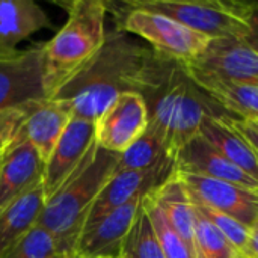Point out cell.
<instances>
[{
	"mask_svg": "<svg viewBox=\"0 0 258 258\" xmlns=\"http://www.w3.org/2000/svg\"><path fill=\"white\" fill-rule=\"evenodd\" d=\"M54 258H73V257H63V255H57V257Z\"/></svg>",
	"mask_w": 258,
	"mask_h": 258,
	"instance_id": "obj_31",
	"label": "cell"
},
{
	"mask_svg": "<svg viewBox=\"0 0 258 258\" xmlns=\"http://www.w3.org/2000/svg\"><path fill=\"white\" fill-rule=\"evenodd\" d=\"M142 198L133 200L86 224L76 242L74 258H118Z\"/></svg>",
	"mask_w": 258,
	"mask_h": 258,
	"instance_id": "obj_11",
	"label": "cell"
},
{
	"mask_svg": "<svg viewBox=\"0 0 258 258\" xmlns=\"http://www.w3.org/2000/svg\"><path fill=\"white\" fill-rule=\"evenodd\" d=\"M26 109L0 112V151H5L14 141L17 130L24 118Z\"/></svg>",
	"mask_w": 258,
	"mask_h": 258,
	"instance_id": "obj_28",
	"label": "cell"
},
{
	"mask_svg": "<svg viewBox=\"0 0 258 258\" xmlns=\"http://www.w3.org/2000/svg\"><path fill=\"white\" fill-rule=\"evenodd\" d=\"M47 98L44 44L0 53V112L21 110Z\"/></svg>",
	"mask_w": 258,
	"mask_h": 258,
	"instance_id": "obj_8",
	"label": "cell"
},
{
	"mask_svg": "<svg viewBox=\"0 0 258 258\" xmlns=\"http://www.w3.org/2000/svg\"><path fill=\"white\" fill-rule=\"evenodd\" d=\"M95 144L110 153H124L148 127V107L139 92L121 94L94 122Z\"/></svg>",
	"mask_w": 258,
	"mask_h": 258,
	"instance_id": "obj_9",
	"label": "cell"
},
{
	"mask_svg": "<svg viewBox=\"0 0 258 258\" xmlns=\"http://www.w3.org/2000/svg\"><path fill=\"white\" fill-rule=\"evenodd\" d=\"M118 258H165L153 222L141 201Z\"/></svg>",
	"mask_w": 258,
	"mask_h": 258,
	"instance_id": "obj_23",
	"label": "cell"
},
{
	"mask_svg": "<svg viewBox=\"0 0 258 258\" xmlns=\"http://www.w3.org/2000/svg\"><path fill=\"white\" fill-rule=\"evenodd\" d=\"M174 172L184 183L192 198L231 216L248 228L255 222L258 218V190L201 175Z\"/></svg>",
	"mask_w": 258,
	"mask_h": 258,
	"instance_id": "obj_10",
	"label": "cell"
},
{
	"mask_svg": "<svg viewBox=\"0 0 258 258\" xmlns=\"http://www.w3.org/2000/svg\"><path fill=\"white\" fill-rule=\"evenodd\" d=\"M118 30L133 33L153 45L160 56L180 65L198 57L210 42V38L198 33L165 15L118 5Z\"/></svg>",
	"mask_w": 258,
	"mask_h": 258,
	"instance_id": "obj_6",
	"label": "cell"
},
{
	"mask_svg": "<svg viewBox=\"0 0 258 258\" xmlns=\"http://www.w3.org/2000/svg\"><path fill=\"white\" fill-rule=\"evenodd\" d=\"M174 171L233 183L258 190V181L225 159L200 135L187 141L174 157Z\"/></svg>",
	"mask_w": 258,
	"mask_h": 258,
	"instance_id": "obj_15",
	"label": "cell"
},
{
	"mask_svg": "<svg viewBox=\"0 0 258 258\" xmlns=\"http://www.w3.org/2000/svg\"><path fill=\"white\" fill-rule=\"evenodd\" d=\"M231 116L258 122V88L227 82L206 80L195 83Z\"/></svg>",
	"mask_w": 258,
	"mask_h": 258,
	"instance_id": "obj_21",
	"label": "cell"
},
{
	"mask_svg": "<svg viewBox=\"0 0 258 258\" xmlns=\"http://www.w3.org/2000/svg\"><path fill=\"white\" fill-rule=\"evenodd\" d=\"M142 97L148 107V125L160 135L172 159L198 135L206 113H213L180 63L174 65L156 89Z\"/></svg>",
	"mask_w": 258,
	"mask_h": 258,
	"instance_id": "obj_4",
	"label": "cell"
},
{
	"mask_svg": "<svg viewBox=\"0 0 258 258\" xmlns=\"http://www.w3.org/2000/svg\"><path fill=\"white\" fill-rule=\"evenodd\" d=\"M73 118L70 106L62 100L47 98L33 103L26 107L14 141L29 142L45 163Z\"/></svg>",
	"mask_w": 258,
	"mask_h": 258,
	"instance_id": "obj_14",
	"label": "cell"
},
{
	"mask_svg": "<svg viewBox=\"0 0 258 258\" xmlns=\"http://www.w3.org/2000/svg\"><path fill=\"white\" fill-rule=\"evenodd\" d=\"M67 12L68 18L62 29L44 42V79L48 98H53L97 56L107 35L106 2L74 0L67 5Z\"/></svg>",
	"mask_w": 258,
	"mask_h": 258,
	"instance_id": "obj_3",
	"label": "cell"
},
{
	"mask_svg": "<svg viewBox=\"0 0 258 258\" xmlns=\"http://www.w3.org/2000/svg\"><path fill=\"white\" fill-rule=\"evenodd\" d=\"M195 258H243V255L236 249V246H233V243L197 209Z\"/></svg>",
	"mask_w": 258,
	"mask_h": 258,
	"instance_id": "obj_24",
	"label": "cell"
},
{
	"mask_svg": "<svg viewBox=\"0 0 258 258\" xmlns=\"http://www.w3.org/2000/svg\"><path fill=\"white\" fill-rule=\"evenodd\" d=\"M45 163L26 141H12L0 157V210L42 183Z\"/></svg>",
	"mask_w": 258,
	"mask_h": 258,
	"instance_id": "obj_16",
	"label": "cell"
},
{
	"mask_svg": "<svg viewBox=\"0 0 258 258\" xmlns=\"http://www.w3.org/2000/svg\"><path fill=\"white\" fill-rule=\"evenodd\" d=\"M2 153H3V151H0V157H2Z\"/></svg>",
	"mask_w": 258,
	"mask_h": 258,
	"instance_id": "obj_32",
	"label": "cell"
},
{
	"mask_svg": "<svg viewBox=\"0 0 258 258\" xmlns=\"http://www.w3.org/2000/svg\"><path fill=\"white\" fill-rule=\"evenodd\" d=\"M118 162L119 154L106 151L94 142L68 180L45 200L36 225L54 237L60 255L73 257L88 215L103 187L116 172Z\"/></svg>",
	"mask_w": 258,
	"mask_h": 258,
	"instance_id": "obj_2",
	"label": "cell"
},
{
	"mask_svg": "<svg viewBox=\"0 0 258 258\" xmlns=\"http://www.w3.org/2000/svg\"><path fill=\"white\" fill-rule=\"evenodd\" d=\"M198 135L225 159L258 181L257 153L252 150L243 135L230 124L227 115L206 113Z\"/></svg>",
	"mask_w": 258,
	"mask_h": 258,
	"instance_id": "obj_17",
	"label": "cell"
},
{
	"mask_svg": "<svg viewBox=\"0 0 258 258\" xmlns=\"http://www.w3.org/2000/svg\"><path fill=\"white\" fill-rule=\"evenodd\" d=\"M60 255L54 237L42 227H33L0 258H54Z\"/></svg>",
	"mask_w": 258,
	"mask_h": 258,
	"instance_id": "obj_26",
	"label": "cell"
},
{
	"mask_svg": "<svg viewBox=\"0 0 258 258\" xmlns=\"http://www.w3.org/2000/svg\"><path fill=\"white\" fill-rule=\"evenodd\" d=\"M243 258H258V218L249 228V236H248Z\"/></svg>",
	"mask_w": 258,
	"mask_h": 258,
	"instance_id": "obj_29",
	"label": "cell"
},
{
	"mask_svg": "<svg viewBox=\"0 0 258 258\" xmlns=\"http://www.w3.org/2000/svg\"><path fill=\"white\" fill-rule=\"evenodd\" d=\"M50 27L45 11L33 0H0V53H12L30 35Z\"/></svg>",
	"mask_w": 258,
	"mask_h": 258,
	"instance_id": "obj_18",
	"label": "cell"
},
{
	"mask_svg": "<svg viewBox=\"0 0 258 258\" xmlns=\"http://www.w3.org/2000/svg\"><path fill=\"white\" fill-rule=\"evenodd\" d=\"M181 67L194 83L215 80L258 88V53L246 39H210L198 57Z\"/></svg>",
	"mask_w": 258,
	"mask_h": 258,
	"instance_id": "obj_7",
	"label": "cell"
},
{
	"mask_svg": "<svg viewBox=\"0 0 258 258\" xmlns=\"http://www.w3.org/2000/svg\"><path fill=\"white\" fill-rule=\"evenodd\" d=\"M192 198V197H190ZM192 204L194 207L204 216L207 218L231 243L233 246H236V249L243 255L245 248H246V242H248V236H249V228L245 227L243 224H240L239 221L233 219L231 216L215 210L203 203H200L198 200L192 198Z\"/></svg>",
	"mask_w": 258,
	"mask_h": 258,
	"instance_id": "obj_27",
	"label": "cell"
},
{
	"mask_svg": "<svg viewBox=\"0 0 258 258\" xmlns=\"http://www.w3.org/2000/svg\"><path fill=\"white\" fill-rule=\"evenodd\" d=\"M175 63L115 29L107 32L97 56L53 98L65 101L74 118L95 122L121 94L145 95L156 89Z\"/></svg>",
	"mask_w": 258,
	"mask_h": 258,
	"instance_id": "obj_1",
	"label": "cell"
},
{
	"mask_svg": "<svg viewBox=\"0 0 258 258\" xmlns=\"http://www.w3.org/2000/svg\"><path fill=\"white\" fill-rule=\"evenodd\" d=\"M150 197L162 209L172 228L178 233L195 257V209L192 198L175 172Z\"/></svg>",
	"mask_w": 258,
	"mask_h": 258,
	"instance_id": "obj_19",
	"label": "cell"
},
{
	"mask_svg": "<svg viewBox=\"0 0 258 258\" xmlns=\"http://www.w3.org/2000/svg\"><path fill=\"white\" fill-rule=\"evenodd\" d=\"M249 24H251V30H249V35L246 36V42L258 53V3L252 11Z\"/></svg>",
	"mask_w": 258,
	"mask_h": 258,
	"instance_id": "obj_30",
	"label": "cell"
},
{
	"mask_svg": "<svg viewBox=\"0 0 258 258\" xmlns=\"http://www.w3.org/2000/svg\"><path fill=\"white\" fill-rule=\"evenodd\" d=\"M254 122H255V121H254ZM257 124H258V122H257Z\"/></svg>",
	"mask_w": 258,
	"mask_h": 258,
	"instance_id": "obj_33",
	"label": "cell"
},
{
	"mask_svg": "<svg viewBox=\"0 0 258 258\" xmlns=\"http://www.w3.org/2000/svg\"><path fill=\"white\" fill-rule=\"evenodd\" d=\"M174 172V162L166 160L154 168L141 171H116L97 197L88 219L89 224L98 216L115 210L133 200L144 198L147 194L160 187Z\"/></svg>",
	"mask_w": 258,
	"mask_h": 258,
	"instance_id": "obj_12",
	"label": "cell"
},
{
	"mask_svg": "<svg viewBox=\"0 0 258 258\" xmlns=\"http://www.w3.org/2000/svg\"><path fill=\"white\" fill-rule=\"evenodd\" d=\"M124 3L165 15L210 39H246L251 30V15L257 5L224 0H128Z\"/></svg>",
	"mask_w": 258,
	"mask_h": 258,
	"instance_id": "obj_5",
	"label": "cell"
},
{
	"mask_svg": "<svg viewBox=\"0 0 258 258\" xmlns=\"http://www.w3.org/2000/svg\"><path fill=\"white\" fill-rule=\"evenodd\" d=\"M44 204L45 194L41 183L0 210V257L15 242L36 227Z\"/></svg>",
	"mask_w": 258,
	"mask_h": 258,
	"instance_id": "obj_20",
	"label": "cell"
},
{
	"mask_svg": "<svg viewBox=\"0 0 258 258\" xmlns=\"http://www.w3.org/2000/svg\"><path fill=\"white\" fill-rule=\"evenodd\" d=\"M166 160L174 162L160 135L148 125L147 130L124 153L119 154L116 171L150 169Z\"/></svg>",
	"mask_w": 258,
	"mask_h": 258,
	"instance_id": "obj_22",
	"label": "cell"
},
{
	"mask_svg": "<svg viewBox=\"0 0 258 258\" xmlns=\"http://www.w3.org/2000/svg\"><path fill=\"white\" fill-rule=\"evenodd\" d=\"M142 204L153 222V227L157 233L163 257L165 258H195L192 251L187 248V245L183 242V239L178 236V233L172 228L168 218L162 212V209L156 204V201L147 194L142 198Z\"/></svg>",
	"mask_w": 258,
	"mask_h": 258,
	"instance_id": "obj_25",
	"label": "cell"
},
{
	"mask_svg": "<svg viewBox=\"0 0 258 258\" xmlns=\"http://www.w3.org/2000/svg\"><path fill=\"white\" fill-rule=\"evenodd\" d=\"M95 142V125L92 121L73 118L45 162L42 187L45 200L51 197L82 163Z\"/></svg>",
	"mask_w": 258,
	"mask_h": 258,
	"instance_id": "obj_13",
	"label": "cell"
}]
</instances>
